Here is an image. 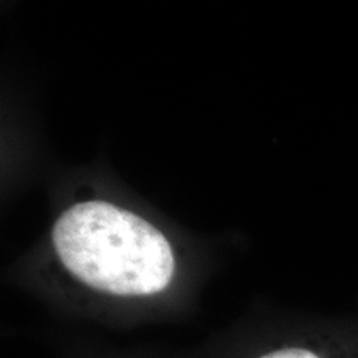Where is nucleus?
Instances as JSON below:
<instances>
[{"label":"nucleus","instance_id":"obj_2","mask_svg":"<svg viewBox=\"0 0 358 358\" xmlns=\"http://www.w3.org/2000/svg\"><path fill=\"white\" fill-rule=\"evenodd\" d=\"M261 358H320L315 353L303 350V348H285V350H277L272 353H267Z\"/></svg>","mask_w":358,"mask_h":358},{"label":"nucleus","instance_id":"obj_1","mask_svg":"<svg viewBox=\"0 0 358 358\" xmlns=\"http://www.w3.org/2000/svg\"><path fill=\"white\" fill-rule=\"evenodd\" d=\"M52 243L71 275L111 295L158 294L176 268L163 232L145 217L100 199L65 209L53 224Z\"/></svg>","mask_w":358,"mask_h":358}]
</instances>
